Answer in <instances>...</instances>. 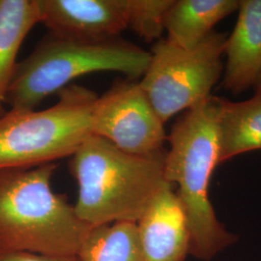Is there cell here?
Instances as JSON below:
<instances>
[{
    "mask_svg": "<svg viewBox=\"0 0 261 261\" xmlns=\"http://www.w3.org/2000/svg\"><path fill=\"white\" fill-rule=\"evenodd\" d=\"M239 4L240 0H174L165 20L167 40L186 49L196 47Z\"/></svg>",
    "mask_w": 261,
    "mask_h": 261,
    "instance_id": "8fae6325",
    "label": "cell"
},
{
    "mask_svg": "<svg viewBox=\"0 0 261 261\" xmlns=\"http://www.w3.org/2000/svg\"><path fill=\"white\" fill-rule=\"evenodd\" d=\"M254 88H255V92L256 93H260L261 92V73L259 76H258V79H257V81H256V83H255V85H254Z\"/></svg>",
    "mask_w": 261,
    "mask_h": 261,
    "instance_id": "e0dca14e",
    "label": "cell"
},
{
    "mask_svg": "<svg viewBox=\"0 0 261 261\" xmlns=\"http://www.w3.org/2000/svg\"><path fill=\"white\" fill-rule=\"evenodd\" d=\"M150 58V51L120 37L90 42L48 33L18 63L5 103L12 111L35 110L75 79L98 72H118L137 80L146 72Z\"/></svg>",
    "mask_w": 261,
    "mask_h": 261,
    "instance_id": "277c9868",
    "label": "cell"
},
{
    "mask_svg": "<svg viewBox=\"0 0 261 261\" xmlns=\"http://www.w3.org/2000/svg\"><path fill=\"white\" fill-rule=\"evenodd\" d=\"M56 168L0 170V252L76 255L91 227L55 192Z\"/></svg>",
    "mask_w": 261,
    "mask_h": 261,
    "instance_id": "3957f363",
    "label": "cell"
},
{
    "mask_svg": "<svg viewBox=\"0 0 261 261\" xmlns=\"http://www.w3.org/2000/svg\"><path fill=\"white\" fill-rule=\"evenodd\" d=\"M75 256L79 261H144L133 223L91 227Z\"/></svg>",
    "mask_w": 261,
    "mask_h": 261,
    "instance_id": "5bb4252c",
    "label": "cell"
},
{
    "mask_svg": "<svg viewBox=\"0 0 261 261\" xmlns=\"http://www.w3.org/2000/svg\"><path fill=\"white\" fill-rule=\"evenodd\" d=\"M139 82H116L98 99L92 113V133L125 153L146 156L164 150L168 140Z\"/></svg>",
    "mask_w": 261,
    "mask_h": 261,
    "instance_id": "52a82bcc",
    "label": "cell"
},
{
    "mask_svg": "<svg viewBox=\"0 0 261 261\" xmlns=\"http://www.w3.org/2000/svg\"><path fill=\"white\" fill-rule=\"evenodd\" d=\"M174 0H126L127 27L146 42L159 40Z\"/></svg>",
    "mask_w": 261,
    "mask_h": 261,
    "instance_id": "9a60e30c",
    "label": "cell"
},
{
    "mask_svg": "<svg viewBox=\"0 0 261 261\" xmlns=\"http://www.w3.org/2000/svg\"><path fill=\"white\" fill-rule=\"evenodd\" d=\"M224 55V89L238 95L254 87L261 73V0H240Z\"/></svg>",
    "mask_w": 261,
    "mask_h": 261,
    "instance_id": "30bf717a",
    "label": "cell"
},
{
    "mask_svg": "<svg viewBox=\"0 0 261 261\" xmlns=\"http://www.w3.org/2000/svg\"><path fill=\"white\" fill-rule=\"evenodd\" d=\"M43 111H12L0 117V170L35 168L72 157L92 135L98 95L70 84Z\"/></svg>",
    "mask_w": 261,
    "mask_h": 261,
    "instance_id": "5b68a950",
    "label": "cell"
},
{
    "mask_svg": "<svg viewBox=\"0 0 261 261\" xmlns=\"http://www.w3.org/2000/svg\"><path fill=\"white\" fill-rule=\"evenodd\" d=\"M39 23L34 0H0V117L17 69L19 48Z\"/></svg>",
    "mask_w": 261,
    "mask_h": 261,
    "instance_id": "4fadbf2b",
    "label": "cell"
},
{
    "mask_svg": "<svg viewBox=\"0 0 261 261\" xmlns=\"http://www.w3.org/2000/svg\"><path fill=\"white\" fill-rule=\"evenodd\" d=\"M0 261H79L75 255H48L28 252H0Z\"/></svg>",
    "mask_w": 261,
    "mask_h": 261,
    "instance_id": "2e32d148",
    "label": "cell"
},
{
    "mask_svg": "<svg viewBox=\"0 0 261 261\" xmlns=\"http://www.w3.org/2000/svg\"><path fill=\"white\" fill-rule=\"evenodd\" d=\"M218 126L221 164L244 153L261 149V92L232 102L219 97Z\"/></svg>",
    "mask_w": 261,
    "mask_h": 261,
    "instance_id": "7c38bea8",
    "label": "cell"
},
{
    "mask_svg": "<svg viewBox=\"0 0 261 261\" xmlns=\"http://www.w3.org/2000/svg\"><path fill=\"white\" fill-rule=\"evenodd\" d=\"M49 33L82 41L119 38L127 29L126 0H34Z\"/></svg>",
    "mask_w": 261,
    "mask_h": 261,
    "instance_id": "ba28073f",
    "label": "cell"
},
{
    "mask_svg": "<svg viewBox=\"0 0 261 261\" xmlns=\"http://www.w3.org/2000/svg\"><path fill=\"white\" fill-rule=\"evenodd\" d=\"M227 36L214 30L190 49L167 39L153 46L149 65L139 83L164 124L210 96L224 70L222 57Z\"/></svg>",
    "mask_w": 261,
    "mask_h": 261,
    "instance_id": "8992f818",
    "label": "cell"
},
{
    "mask_svg": "<svg viewBox=\"0 0 261 261\" xmlns=\"http://www.w3.org/2000/svg\"><path fill=\"white\" fill-rule=\"evenodd\" d=\"M167 150L137 156L92 135L70 160L77 184L75 213L90 227L136 224L168 182Z\"/></svg>",
    "mask_w": 261,
    "mask_h": 261,
    "instance_id": "7a4b0ae2",
    "label": "cell"
},
{
    "mask_svg": "<svg viewBox=\"0 0 261 261\" xmlns=\"http://www.w3.org/2000/svg\"><path fill=\"white\" fill-rule=\"evenodd\" d=\"M144 261H185L190 252L186 215L173 186L163 187L136 223Z\"/></svg>",
    "mask_w": 261,
    "mask_h": 261,
    "instance_id": "9c48e42d",
    "label": "cell"
},
{
    "mask_svg": "<svg viewBox=\"0 0 261 261\" xmlns=\"http://www.w3.org/2000/svg\"><path fill=\"white\" fill-rule=\"evenodd\" d=\"M219 97L209 96L188 110L168 135L165 179L177 185L176 195L186 215L190 252L196 259L210 261L237 242L215 213L209 184L220 162L218 126Z\"/></svg>",
    "mask_w": 261,
    "mask_h": 261,
    "instance_id": "6da1fadb",
    "label": "cell"
}]
</instances>
